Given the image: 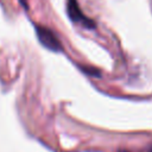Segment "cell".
Here are the masks:
<instances>
[{"label": "cell", "instance_id": "obj_2", "mask_svg": "<svg viewBox=\"0 0 152 152\" xmlns=\"http://www.w3.org/2000/svg\"><path fill=\"white\" fill-rule=\"evenodd\" d=\"M66 10H68V15L70 17V19L72 21L80 23L83 26H86L87 28H95V23L90 18L84 15V13L81 11L76 0H68Z\"/></svg>", "mask_w": 152, "mask_h": 152}, {"label": "cell", "instance_id": "obj_4", "mask_svg": "<svg viewBox=\"0 0 152 152\" xmlns=\"http://www.w3.org/2000/svg\"><path fill=\"white\" fill-rule=\"evenodd\" d=\"M151 152H152V148H151Z\"/></svg>", "mask_w": 152, "mask_h": 152}, {"label": "cell", "instance_id": "obj_3", "mask_svg": "<svg viewBox=\"0 0 152 152\" xmlns=\"http://www.w3.org/2000/svg\"><path fill=\"white\" fill-rule=\"evenodd\" d=\"M119 152H129V151H126V150H121V151H119Z\"/></svg>", "mask_w": 152, "mask_h": 152}, {"label": "cell", "instance_id": "obj_1", "mask_svg": "<svg viewBox=\"0 0 152 152\" xmlns=\"http://www.w3.org/2000/svg\"><path fill=\"white\" fill-rule=\"evenodd\" d=\"M36 33L37 37L39 39V42L49 50L55 51V52H61L63 50L62 43L59 42V39L56 37V34L48 27L45 26H40V25H36Z\"/></svg>", "mask_w": 152, "mask_h": 152}]
</instances>
